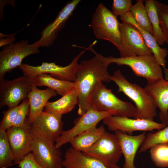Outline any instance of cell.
Returning <instances> with one entry per match:
<instances>
[{"instance_id": "14", "label": "cell", "mask_w": 168, "mask_h": 168, "mask_svg": "<svg viewBox=\"0 0 168 168\" xmlns=\"http://www.w3.org/2000/svg\"><path fill=\"white\" fill-rule=\"evenodd\" d=\"M102 120L109 130L119 131L129 135H133V133L136 131L152 132L155 129L161 130L166 127L162 124L153 120L132 119L113 115L108 116Z\"/></svg>"}, {"instance_id": "24", "label": "cell", "mask_w": 168, "mask_h": 168, "mask_svg": "<svg viewBox=\"0 0 168 168\" xmlns=\"http://www.w3.org/2000/svg\"><path fill=\"white\" fill-rule=\"evenodd\" d=\"M78 104L77 93L75 87L58 100L48 101L44 110L62 115L71 111Z\"/></svg>"}, {"instance_id": "37", "label": "cell", "mask_w": 168, "mask_h": 168, "mask_svg": "<svg viewBox=\"0 0 168 168\" xmlns=\"http://www.w3.org/2000/svg\"><path fill=\"white\" fill-rule=\"evenodd\" d=\"M90 45H93V44H90ZM89 46H88V47H89ZM87 47H86V49L87 50Z\"/></svg>"}, {"instance_id": "23", "label": "cell", "mask_w": 168, "mask_h": 168, "mask_svg": "<svg viewBox=\"0 0 168 168\" xmlns=\"http://www.w3.org/2000/svg\"><path fill=\"white\" fill-rule=\"evenodd\" d=\"M106 131L103 125L95 127L73 138L69 143L74 149L83 152L99 140Z\"/></svg>"}, {"instance_id": "6", "label": "cell", "mask_w": 168, "mask_h": 168, "mask_svg": "<svg viewBox=\"0 0 168 168\" xmlns=\"http://www.w3.org/2000/svg\"><path fill=\"white\" fill-rule=\"evenodd\" d=\"M86 50L85 49L81 51L69 64L65 66L57 65L55 63L44 62L41 65L37 66L22 63L18 67L23 72V75L31 80L39 74L47 73L58 80L75 82L79 65L78 61Z\"/></svg>"}, {"instance_id": "38", "label": "cell", "mask_w": 168, "mask_h": 168, "mask_svg": "<svg viewBox=\"0 0 168 168\" xmlns=\"http://www.w3.org/2000/svg\"><path fill=\"white\" fill-rule=\"evenodd\" d=\"M62 168H65L64 167H63Z\"/></svg>"}, {"instance_id": "28", "label": "cell", "mask_w": 168, "mask_h": 168, "mask_svg": "<svg viewBox=\"0 0 168 168\" xmlns=\"http://www.w3.org/2000/svg\"><path fill=\"white\" fill-rule=\"evenodd\" d=\"M13 153L6 131L0 128V168H7L14 165Z\"/></svg>"}, {"instance_id": "16", "label": "cell", "mask_w": 168, "mask_h": 168, "mask_svg": "<svg viewBox=\"0 0 168 168\" xmlns=\"http://www.w3.org/2000/svg\"><path fill=\"white\" fill-rule=\"evenodd\" d=\"M81 1V0H72L66 3L62 8L54 21L43 29L40 38L34 43L39 47L52 46L59 32L64 27Z\"/></svg>"}, {"instance_id": "3", "label": "cell", "mask_w": 168, "mask_h": 168, "mask_svg": "<svg viewBox=\"0 0 168 168\" xmlns=\"http://www.w3.org/2000/svg\"><path fill=\"white\" fill-rule=\"evenodd\" d=\"M91 51L98 56L105 64L115 63L119 66L129 67L137 77H143L148 83L152 82L163 78L161 66L153 54L124 58L105 57L97 53L94 49Z\"/></svg>"}, {"instance_id": "21", "label": "cell", "mask_w": 168, "mask_h": 168, "mask_svg": "<svg viewBox=\"0 0 168 168\" xmlns=\"http://www.w3.org/2000/svg\"><path fill=\"white\" fill-rule=\"evenodd\" d=\"M119 19L122 22L131 24L138 29L142 35L146 44L151 50L159 64L163 68H165L166 63L165 58L168 54L167 49L166 48H161L153 35L142 29L137 23L130 12L120 17Z\"/></svg>"}, {"instance_id": "30", "label": "cell", "mask_w": 168, "mask_h": 168, "mask_svg": "<svg viewBox=\"0 0 168 168\" xmlns=\"http://www.w3.org/2000/svg\"><path fill=\"white\" fill-rule=\"evenodd\" d=\"M157 8L160 25L163 33L165 43L168 44V5L154 0Z\"/></svg>"}, {"instance_id": "8", "label": "cell", "mask_w": 168, "mask_h": 168, "mask_svg": "<svg viewBox=\"0 0 168 168\" xmlns=\"http://www.w3.org/2000/svg\"><path fill=\"white\" fill-rule=\"evenodd\" d=\"M28 42L27 40H22L3 47L0 52V80L4 79L6 73L21 65L26 57L39 53V46Z\"/></svg>"}, {"instance_id": "27", "label": "cell", "mask_w": 168, "mask_h": 168, "mask_svg": "<svg viewBox=\"0 0 168 168\" xmlns=\"http://www.w3.org/2000/svg\"><path fill=\"white\" fill-rule=\"evenodd\" d=\"M144 0H137L131 7L130 12L135 21L143 29L153 35V29L146 12Z\"/></svg>"}, {"instance_id": "33", "label": "cell", "mask_w": 168, "mask_h": 168, "mask_svg": "<svg viewBox=\"0 0 168 168\" xmlns=\"http://www.w3.org/2000/svg\"><path fill=\"white\" fill-rule=\"evenodd\" d=\"M18 109V105L8 108L2 112L3 117L0 123V128L6 130L13 126Z\"/></svg>"}, {"instance_id": "32", "label": "cell", "mask_w": 168, "mask_h": 168, "mask_svg": "<svg viewBox=\"0 0 168 168\" xmlns=\"http://www.w3.org/2000/svg\"><path fill=\"white\" fill-rule=\"evenodd\" d=\"M29 101L27 97L18 105L17 113L13 126H20L23 125L24 124L26 116L29 115Z\"/></svg>"}, {"instance_id": "26", "label": "cell", "mask_w": 168, "mask_h": 168, "mask_svg": "<svg viewBox=\"0 0 168 168\" xmlns=\"http://www.w3.org/2000/svg\"><path fill=\"white\" fill-rule=\"evenodd\" d=\"M161 144H168V125L154 133H148L140 146L138 153L145 152L152 147Z\"/></svg>"}, {"instance_id": "4", "label": "cell", "mask_w": 168, "mask_h": 168, "mask_svg": "<svg viewBox=\"0 0 168 168\" xmlns=\"http://www.w3.org/2000/svg\"><path fill=\"white\" fill-rule=\"evenodd\" d=\"M119 23L112 12L100 3L93 14L91 26L97 38L110 42L119 51L121 47Z\"/></svg>"}, {"instance_id": "12", "label": "cell", "mask_w": 168, "mask_h": 168, "mask_svg": "<svg viewBox=\"0 0 168 168\" xmlns=\"http://www.w3.org/2000/svg\"><path fill=\"white\" fill-rule=\"evenodd\" d=\"M121 33L120 57L151 54L152 52L146 44L140 32L133 25L126 22L119 23Z\"/></svg>"}, {"instance_id": "36", "label": "cell", "mask_w": 168, "mask_h": 168, "mask_svg": "<svg viewBox=\"0 0 168 168\" xmlns=\"http://www.w3.org/2000/svg\"><path fill=\"white\" fill-rule=\"evenodd\" d=\"M33 168H42L37 164L36 163L35 165Z\"/></svg>"}, {"instance_id": "11", "label": "cell", "mask_w": 168, "mask_h": 168, "mask_svg": "<svg viewBox=\"0 0 168 168\" xmlns=\"http://www.w3.org/2000/svg\"><path fill=\"white\" fill-rule=\"evenodd\" d=\"M32 82L28 77L23 75L12 80H0V107L8 108L18 106L27 97L31 90Z\"/></svg>"}, {"instance_id": "2", "label": "cell", "mask_w": 168, "mask_h": 168, "mask_svg": "<svg viewBox=\"0 0 168 168\" xmlns=\"http://www.w3.org/2000/svg\"><path fill=\"white\" fill-rule=\"evenodd\" d=\"M110 79L118 86L119 92H123L135 103L137 114L134 119L153 120L157 115V107L145 88L129 82L119 69L114 72Z\"/></svg>"}, {"instance_id": "31", "label": "cell", "mask_w": 168, "mask_h": 168, "mask_svg": "<svg viewBox=\"0 0 168 168\" xmlns=\"http://www.w3.org/2000/svg\"><path fill=\"white\" fill-rule=\"evenodd\" d=\"M131 0H114L111 6L112 12L116 17L125 15L130 12L133 6Z\"/></svg>"}, {"instance_id": "17", "label": "cell", "mask_w": 168, "mask_h": 168, "mask_svg": "<svg viewBox=\"0 0 168 168\" xmlns=\"http://www.w3.org/2000/svg\"><path fill=\"white\" fill-rule=\"evenodd\" d=\"M145 88L159 109L160 119L166 126L168 125V81L162 78L147 83Z\"/></svg>"}, {"instance_id": "29", "label": "cell", "mask_w": 168, "mask_h": 168, "mask_svg": "<svg viewBox=\"0 0 168 168\" xmlns=\"http://www.w3.org/2000/svg\"><path fill=\"white\" fill-rule=\"evenodd\" d=\"M151 159L158 167H168V144L155 145L149 149Z\"/></svg>"}, {"instance_id": "25", "label": "cell", "mask_w": 168, "mask_h": 168, "mask_svg": "<svg viewBox=\"0 0 168 168\" xmlns=\"http://www.w3.org/2000/svg\"><path fill=\"white\" fill-rule=\"evenodd\" d=\"M146 12L153 29V36L159 45L165 43L163 33L161 28L159 16L154 0H144Z\"/></svg>"}, {"instance_id": "7", "label": "cell", "mask_w": 168, "mask_h": 168, "mask_svg": "<svg viewBox=\"0 0 168 168\" xmlns=\"http://www.w3.org/2000/svg\"><path fill=\"white\" fill-rule=\"evenodd\" d=\"M82 152L99 160L109 168L116 167L122 154L118 137L106 131L95 143Z\"/></svg>"}, {"instance_id": "19", "label": "cell", "mask_w": 168, "mask_h": 168, "mask_svg": "<svg viewBox=\"0 0 168 168\" xmlns=\"http://www.w3.org/2000/svg\"><path fill=\"white\" fill-rule=\"evenodd\" d=\"M66 168H109L99 160L72 147L67 149L62 162ZM114 168H121L118 165Z\"/></svg>"}, {"instance_id": "1", "label": "cell", "mask_w": 168, "mask_h": 168, "mask_svg": "<svg viewBox=\"0 0 168 168\" xmlns=\"http://www.w3.org/2000/svg\"><path fill=\"white\" fill-rule=\"evenodd\" d=\"M88 60H82L79 63L74 82L77 93L79 116L84 114L89 105L92 93L102 82L111 81L108 71L109 65L105 63L96 55Z\"/></svg>"}, {"instance_id": "34", "label": "cell", "mask_w": 168, "mask_h": 168, "mask_svg": "<svg viewBox=\"0 0 168 168\" xmlns=\"http://www.w3.org/2000/svg\"><path fill=\"white\" fill-rule=\"evenodd\" d=\"M35 163L34 155L31 152L26 156L18 165L20 168H33Z\"/></svg>"}, {"instance_id": "15", "label": "cell", "mask_w": 168, "mask_h": 168, "mask_svg": "<svg viewBox=\"0 0 168 168\" xmlns=\"http://www.w3.org/2000/svg\"><path fill=\"white\" fill-rule=\"evenodd\" d=\"M30 123L26 117L21 126H12L6 130L9 143L14 157V165L18 164L31 152L32 138L29 129Z\"/></svg>"}, {"instance_id": "18", "label": "cell", "mask_w": 168, "mask_h": 168, "mask_svg": "<svg viewBox=\"0 0 168 168\" xmlns=\"http://www.w3.org/2000/svg\"><path fill=\"white\" fill-rule=\"evenodd\" d=\"M114 132L119 140L122 154L124 158L123 168H136L134 165L135 157L138 148L146 137V133L143 132L133 136L119 131Z\"/></svg>"}, {"instance_id": "35", "label": "cell", "mask_w": 168, "mask_h": 168, "mask_svg": "<svg viewBox=\"0 0 168 168\" xmlns=\"http://www.w3.org/2000/svg\"><path fill=\"white\" fill-rule=\"evenodd\" d=\"M15 34L5 35L0 33V47L5 46L13 43L16 40Z\"/></svg>"}, {"instance_id": "10", "label": "cell", "mask_w": 168, "mask_h": 168, "mask_svg": "<svg viewBox=\"0 0 168 168\" xmlns=\"http://www.w3.org/2000/svg\"><path fill=\"white\" fill-rule=\"evenodd\" d=\"M114 111H99L89 105L86 112L74 120V126L71 129L63 131L60 136L55 142L56 146L59 148L75 137L89 129L97 126L98 124L106 117L115 116Z\"/></svg>"}, {"instance_id": "13", "label": "cell", "mask_w": 168, "mask_h": 168, "mask_svg": "<svg viewBox=\"0 0 168 168\" xmlns=\"http://www.w3.org/2000/svg\"><path fill=\"white\" fill-rule=\"evenodd\" d=\"M31 152L36 163L42 168H62L63 160L60 148L40 137L32 138Z\"/></svg>"}, {"instance_id": "22", "label": "cell", "mask_w": 168, "mask_h": 168, "mask_svg": "<svg viewBox=\"0 0 168 168\" xmlns=\"http://www.w3.org/2000/svg\"><path fill=\"white\" fill-rule=\"evenodd\" d=\"M32 84L36 87L46 86L54 90L57 94L63 96L75 87L74 82L56 79L49 74L42 73L33 78Z\"/></svg>"}, {"instance_id": "20", "label": "cell", "mask_w": 168, "mask_h": 168, "mask_svg": "<svg viewBox=\"0 0 168 168\" xmlns=\"http://www.w3.org/2000/svg\"><path fill=\"white\" fill-rule=\"evenodd\" d=\"M54 90L48 87L44 90L39 89L32 84L31 89L27 98L30 104V110L27 119L29 123L32 122L44 109L51 98L57 96Z\"/></svg>"}, {"instance_id": "5", "label": "cell", "mask_w": 168, "mask_h": 168, "mask_svg": "<svg viewBox=\"0 0 168 168\" xmlns=\"http://www.w3.org/2000/svg\"><path fill=\"white\" fill-rule=\"evenodd\" d=\"M89 105L99 111H114L115 116L134 118L137 110L131 103L120 100L101 82L91 95Z\"/></svg>"}, {"instance_id": "9", "label": "cell", "mask_w": 168, "mask_h": 168, "mask_svg": "<svg viewBox=\"0 0 168 168\" xmlns=\"http://www.w3.org/2000/svg\"><path fill=\"white\" fill-rule=\"evenodd\" d=\"M62 116L50 111L40 112L30 123L29 129L32 138L40 137L54 143L63 131Z\"/></svg>"}]
</instances>
